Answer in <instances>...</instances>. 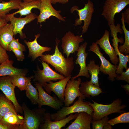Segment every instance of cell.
I'll return each instance as SVG.
<instances>
[{"mask_svg": "<svg viewBox=\"0 0 129 129\" xmlns=\"http://www.w3.org/2000/svg\"><path fill=\"white\" fill-rule=\"evenodd\" d=\"M56 45L54 53L52 55L46 54L40 56L42 61L50 64L60 74L65 77L71 75L74 68V62L73 57L65 58L59 51L58 45L60 41L56 38Z\"/></svg>", "mask_w": 129, "mask_h": 129, "instance_id": "obj_1", "label": "cell"}, {"mask_svg": "<svg viewBox=\"0 0 129 129\" xmlns=\"http://www.w3.org/2000/svg\"><path fill=\"white\" fill-rule=\"evenodd\" d=\"M22 108L24 113L23 124L19 126L18 129H38L44 122L46 110L43 108L31 110L24 102Z\"/></svg>", "mask_w": 129, "mask_h": 129, "instance_id": "obj_2", "label": "cell"}, {"mask_svg": "<svg viewBox=\"0 0 129 129\" xmlns=\"http://www.w3.org/2000/svg\"><path fill=\"white\" fill-rule=\"evenodd\" d=\"M87 102L93 109L91 115L92 119L95 120L100 119L112 113L121 114L124 113L125 111L123 109L127 107L126 105H122V100L119 98L114 99L111 103L107 105L99 103L94 101L93 103Z\"/></svg>", "mask_w": 129, "mask_h": 129, "instance_id": "obj_3", "label": "cell"}, {"mask_svg": "<svg viewBox=\"0 0 129 129\" xmlns=\"http://www.w3.org/2000/svg\"><path fill=\"white\" fill-rule=\"evenodd\" d=\"M80 97L72 106L62 107L56 113L50 114L51 119L54 121L59 120L66 117L70 114L75 113L85 112L91 115L93 111L91 106L87 102H84Z\"/></svg>", "mask_w": 129, "mask_h": 129, "instance_id": "obj_4", "label": "cell"}, {"mask_svg": "<svg viewBox=\"0 0 129 129\" xmlns=\"http://www.w3.org/2000/svg\"><path fill=\"white\" fill-rule=\"evenodd\" d=\"M129 4V0H106L101 14L109 26L114 24L115 15L120 12Z\"/></svg>", "mask_w": 129, "mask_h": 129, "instance_id": "obj_5", "label": "cell"}, {"mask_svg": "<svg viewBox=\"0 0 129 129\" xmlns=\"http://www.w3.org/2000/svg\"><path fill=\"white\" fill-rule=\"evenodd\" d=\"M42 61L43 70H41L38 65L37 70L34 71V75L33 81L34 82H37L43 87L47 82L49 81H56L65 78L64 75L53 70L48 64L44 61Z\"/></svg>", "mask_w": 129, "mask_h": 129, "instance_id": "obj_6", "label": "cell"}, {"mask_svg": "<svg viewBox=\"0 0 129 129\" xmlns=\"http://www.w3.org/2000/svg\"><path fill=\"white\" fill-rule=\"evenodd\" d=\"M78 7L76 5L72 7L71 12L73 13L74 11L77 12L79 18L75 20L74 24L75 26L81 25L82 21L84 22V24L81 27L82 29V34L86 32L87 31L91 22L92 14L94 11V5L90 0H89L87 4H85L83 8L78 9Z\"/></svg>", "mask_w": 129, "mask_h": 129, "instance_id": "obj_7", "label": "cell"}, {"mask_svg": "<svg viewBox=\"0 0 129 129\" xmlns=\"http://www.w3.org/2000/svg\"><path fill=\"white\" fill-rule=\"evenodd\" d=\"M88 51L93 52L99 57L101 61V64L99 66L100 71L106 75H108L109 81H114L115 78L118 75L116 73L117 64L113 65L103 55V54L100 51L98 45L95 43H92Z\"/></svg>", "mask_w": 129, "mask_h": 129, "instance_id": "obj_8", "label": "cell"}, {"mask_svg": "<svg viewBox=\"0 0 129 129\" xmlns=\"http://www.w3.org/2000/svg\"><path fill=\"white\" fill-rule=\"evenodd\" d=\"M12 77L11 76H0V90L13 103L16 113L22 114L23 111L22 107L19 104L15 96V86L12 82Z\"/></svg>", "mask_w": 129, "mask_h": 129, "instance_id": "obj_9", "label": "cell"}, {"mask_svg": "<svg viewBox=\"0 0 129 129\" xmlns=\"http://www.w3.org/2000/svg\"><path fill=\"white\" fill-rule=\"evenodd\" d=\"M37 16L35 14L32 13L24 17L17 18L11 14H6L4 18L8 22H10V24L14 35L19 33L20 38L23 39L26 38V35L22 31L25 26L37 18Z\"/></svg>", "mask_w": 129, "mask_h": 129, "instance_id": "obj_10", "label": "cell"}, {"mask_svg": "<svg viewBox=\"0 0 129 129\" xmlns=\"http://www.w3.org/2000/svg\"><path fill=\"white\" fill-rule=\"evenodd\" d=\"M84 40L82 35H75L69 31L61 39V47L63 54H66L67 58L69 57L70 54L77 51L79 44Z\"/></svg>", "mask_w": 129, "mask_h": 129, "instance_id": "obj_11", "label": "cell"}, {"mask_svg": "<svg viewBox=\"0 0 129 129\" xmlns=\"http://www.w3.org/2000/svg\"><path fill=\"white\" fill-rule=\"evenodd\" d=\"M35 85L37 89L39 94L38 104V107L41 108L43 105L48 106L56 110L59 109L64 105V102L60 100L56 95L52 96L48 94L43 87L37 82Z\"/></svg>", "mask_w": 129, "mask_h": 129, "instance_id": "obj_12", "label": "cell"}, {"mask_svg": "<svg viewBox=\"0 0 129 129\" xmlns=\"http://www.w3.org/2000/svg\"><path fill=\"white\" fill-rule=\"evenodd\" d=\"M81 82V79L78 78L77 80H69L65 87L64 93L65 106H69L73 103L76 98L80 97L83 99L85 97L81 93L79 86Z\"/></svg>", "mask_w": 129, "mask_h": 129, "instance_id": "obj_13", "label": "cell"}, {"mask_svg": "<svg viewBox=\"0 0 129 129\" xmlns=\"http://www.w3.org/2000/svg\"><path fill=\"white\" fill-rule=\"evenodd\" d=\"M40 13L37 16V23L45 22L51 16H54L60 21H65L60 14L61 11L55 10L52 6L51 0H41Z\"/></svg>", "mask_w": 129, "mask_h": 129, "instance_id": "obj_14", "label": "cell"}, {"mask_svg": "<svg viewBox=\"0 0 129 129\" xmlns=\"http://www.w3.org/2000/svg\"><path fill=\"white\" fill-rule=\"evenodd\" d=\"M71 78V75L56 82L50 81L48 83H46L43 87L48 94H50L52 92H53L60 100L64 102V90L68 81Z\"/></svg>", "mask_w": 129, "mask_h": 129, "instance_id": "obj_15", "label": "cell"}, {"mask_svg": "<svg viewBox=\"0 0 129 129\" xmlns=\"http://www.w3.org/2000/svg\"><path fill=\"white\" fill-rule=\"evenodd\" d=\"M87 44V43L85 42L79 46L76 55L77 56V58L75 60V63L79 65L80 69L78 74L71 77V80H74L81 76H84L88 78L90 77L86 63V58L88 54V53H86V48Z\"/></svg>", "mask_w": 129, "mask_h": 129, "instance_id": "obj_16", "label": "cell"}, {"mask_svg": "<svg viewBox=\"0 0 129 129\" xmlns=\"http://www.w3.org/2000/svg\"><path fill=\"white\" fill-rule=\"evenodd\" d=\"M79 113L75 114L71 113L65 118L59 120L52 121L51 120L50 114L46 112L44 116V122L40 126L39 129H60L64 127L71 121L75 119Z\"/></svg>", "mask_w": 129, "mask_h": 129, "instance_id": "obj_17", "label": "cell"}, {"mask_svg": "<svg viewBox=\"0 0 129 129\" xmlns=\"http://www.w3.org/2000/svg\"><path fill=\"white\" fill-rule=\"evenodd\" d=\"M109 33L108 31L105 30L102 36L97 40L95 43L99 45L100 47L108 56L112 63L114 64H117L119 62V58L114 49L110 44Z\"/></svg>", "mask_w": 129, "mask_h": 129, "instance_id": "obj_18", "label": "cell"}, {"mask_svg": "<svg viewBox=\"0 0 129 129\" xmlns=\"http://www.w3.org/2000/svg\"><path fill=\"white\" fill-rule=\"evenodd\" d=\"M35 38L34 40L31 42L24 40V42L27 45L29 49L28 57H31L32 60L34 61L37 58L42 56L43 53L45 52H49L52 50L50 47L43 46L39 44L37 41V39L40 37L39 33L35 35Z\"/></svg>", "mask_w": 129, "mask_h": 129, "instance_id": "obj_19", "label": "cell"}, {"mask_svg": "<svg viewBox=\"0 0 129 129\" xmlns=\"http://www.w3.org/2000/svg\"><path fill=\"white\" fill-rule=\"evenodd\" d=\"M92 118L91 114L85 112H81L71 124L65 129H91Z\"/></svg>", "mask_w": 129, "mask_h": 129, "instance_id": "obj_20", "label": "cell"}, {"mask_svg": "<svg viewBox=\"0 0 129 129\" xmlns=\"http://www.w3.org/2000/svg\"><path fill=\"white\" fill-rule=\"evenodd\" d=\"M13 61L8 60L0 64V76H26L28 72L27 69H20L14 67Z\"/></svg>", "mask_w": 129, "mask_h": 129, "instance_id": "obj_21", "label": "cell"}, {"mask_svg": "<svg viewBox=\"0 0 129 129\" xmlns=\"http://www.w3.org/2000/svg\"><path fill=\"white\" fill-rule=\"evenodd\" d=\"M24 118L16 111H11L6 113L2 118L3 124L12 127L13 129H18V126L23 123Z\"/></svg>", "mask_w": 129, "mask_h": 129, "instance_id": "obj_22", "label": "cell"}, {"mask_svg": "<svg viewBox=\"0 0 129 129\" xmlns=\"http://www.w3.org/2000/svg\"><path fill=\"white\" fill-rule=\"evenodd\" d=\"M79 90L82 94L85 97L90 98V96L94 97L103 92L99 87L92 84L90 81L81 82Z\"/></svg>", "mask_w": 129, "mask_h": 129, "instance_id": "obj_23", "label": "cell"}, {"mask_svg": "<svg viewBox=\"0 0 129 129\" xmlns=\"http://www.w3.org/2000/svg\"><path fill=\"white\" fill-rule=\"evenodd\" d=\"M14 35L10 24L7 23L0 28V44L7 51Z\"/></svg>", "mask_w": 129, "mask_h": 129, "instance_id": "obj_24", "label": "cell"}, {"mask_svg": "<svg viewBox=\"0 0 129 129\" xmlns=\"http://www.w3.org/2000/svg\"><path fill=\"white\" fill-rule=\"evenodd\" d=\"M41 3V0H33L28 2L22 1L20 4L18 10L11 14L14 16L18 13L20 15V17L22 16H26L32 13L31 10L33 8L40 10Z\"/></svg>", "mask_w": 129, "mask_h": 129, "instance_id": "obj_25", "label": "cell"}, {"mask_svg": "<svg viewBox=\"0 0 129 129\" xmlns=\"http://www.w3.org/2000/svg\"><path fill=\"white\" fill-rule=\"evenodd\" d=\"M21 0H9L0 2V17L5 18L6 14L12 10L19 9Z\"/></svg>", "mask_w": 129, "mask_h": 129, "instance_id": "obj_26", "label": "cell"}, {"mask_svg": "<svg viewBox=\"0 0 129 129\" xmlns=\"http://www.w3.org/2000/svg\"><path fill=\"white\" fill-rule=\"evenodd\" d=\"M11 111H16L13 103L5 95L0 94V121L6 113Z\"/></svg>", "mask_w": 129, "mask_h": 129, "instance_id": "obj_27", "label": "cell"}, {"mask_svg": "<svg viewBox=\"0 0 129 129\" xmlns=\"http://www.w3.org/2000/svg\"><path fill=\"white\" fill-rule=\"evenodd\" d=\"M87 67L88 72L91 75L90 81L93 84L99 87L98 75L100 71L99 65L96 64L95 60H91Z\"/></svg>", "mask_w": 129, "mask_h": 129, "instance_id": "obj_28", "label": "cell"}, {"mask_svg": "<svg viewBox=\"0 0 129 129\" xmlns=\"http://www.w3.org/2000/svg\"><path fill=\"white\" fill-rule=\"evenodd\" d=\"M114 49L116 54L118 55L119 57V63L116 71V73L118 75L123 72V69H125L126 70L128 68L127 64L129 62V55L128 54L124 55L120 53L118 48H115Z\"/></svg>", "mask_w": 129, "mask_h": 129, "instance_id": "obj_29", "label": "cell"}, {"mask_svg": "<svg viewBox=\"0 0 129 129\" xmlns=\"http://www.w3.org/2000/svg\"><path fill=\"white\" fill-rule=\"evenodd\" d=\"M31 79L28 81L25 90L27 97L33 104H38L39 98V94L37 89L34 87L32 84Z\"/></svg>", "mask_w": 129, "mask_h": 129, "instance_id": "obj_30", "label": "cell"}, {"mask_svg": "<svg viewBox=\"0 0 129 129\" xmlns=\"http://www.w3.org/2000/svg\"><path fill=\"white\" fill-rule=\"evenodd\" d=\"M33 77V76L29 77L22 75L13 76L11 82L15 87H18L20 90L23 91L25 90L29 80Z\"/></svg>", "mask_w": 129, "mask_h": 129, "instance_id": "obj_31", "label": "cell"}, {"mask_svg": "<svg viewBox=\"0 0 129 129\" xmlns=\"http://www.w3.org/2000/svg\"><path fill=\"white\" fill-rule=\"evenodd\" d=\"M121 20L122 24V28L125 35V40L124 44L118 47L119 52L125 55L129 53V31L126 28L124 21L123 12L121 13Z\"/></svg>", "mask_w": 129, "mask_h": 129, "instance_id": "obj_32", "label": "cell"}, {"mask_svg": "<svg viewBox=\"0 0 129 129\" xmlns=\"http://www.w3.org/2000/svg\"><path fill=\"white\" fill-rule=\"evenodd\" d=\"M108 122L112 126L119 123H129V112H124L121 114L119 116L109 120Z\"/></svg>", "mask_w": 129, "mask_h": 129, "instance_id": "obj_33", "label": "cell"}, {"mask_svg": "<svg viewBox=\"0 0 129 129\" xmlns=\"http://www.w3.org/2000/svg\"><path fill=\"white\" fill-rule=\"evenodd\" d=\"M109 120L108 116H105L100 119L97 120H92L91 123L92 124V129H102L106 123Z\"/></svg>", "mask_w": 129, "mask_h": 129, "instance_id": "obj_34", "label": "cell"}, {"mask_svg": "<svg viewBox=\"0 0 129 129\" xmlns=\"http://www.w3.org/2000/svg\"><path fill=\"white\" fill-rule=\"evenodd\" d=\"M14 48L18 49L22 51L26 50L25 46L19 42V39H16L13 38L9 45L8 51H11Z\"/></svg>", "mask_w": 129, "mask_h": 129, "instance_id": "obj_35", "label": "cell"}, {"mask_svg": "<svg viewBox=\"0 0 129 129\" xmlns=\"http://www.w3.org/2000/svg\"><path fill=\"white\" fill-rule=\"evenodd\" d=\"M7 51L0 44V64L9 60Z\"/></svg>", "mask_w": 129, "mask_h": 129, "instance_id": "obj_36", "label": "cell"}, {"mask_svg": "<svg viewBox=\"0 0 129 129\" xmlns=\"http://www.w3.org/2000/svg\"><path fill=\"white\" fill-rule=\"evenodd\" d=\"M120 74L117 75L115 78L118 81L123 80L129 83V68H128L125 72H123Z\"/></svg>", "mask_w": 129, "mask_h": 129, "instance_id": "obj_37", "label": "cell"}, {"mask_svg": "<svg viewBox=\"0 0 129 129\" xmlns=\"http://www.w3.org/2000/svg\"><path fill=\"white\" fill-rule=\"evenodd\" d=\"M11 51L15 54L17 60L20 61L23 60L25 59V55L22 51L16 48L13 49Z\"/></svg>", "mask_w": 129, "mask_h": 129, "instance_id": "obj_38", "label": "cell"}, {"mask_svg": "<svg viewBox=\"0 0 129 129\" xmlns=\"http://www.w3.org/2000/svg\"><path fill=\"white\" fill-rule=\"evenodd\" d=\"M123 16L124 22L129 25V8H127L124 13Z\"/></svg>", "mask_w": 129, "mask_h": 129, "instance_id": "obj_39", "label": "cell"}, {"mask_svg": "<svg viewBox=\"0 0 129 129\" xmlns=\"http://www.w3.org/2000/svg\"><path fill=\"white\" fill-rule=\"evenodd\" d=\"M68 2L69 0H51V4H54L57 3L63 4L67 3Z\"/></svg>", "mask_w": 129, "mask_h": 129, "instance_id": "obj_40", "label": "cell"}, {"mask_svg": "<svg viewBox=\"0 0 129 129\" xmlns=\"http://www.w3.org/2000/svg\"><path fill=\"white\" fill-rule=\"evenodd\" d=\"M0 129H13V128L11 126L3 124L0 121Z\"/></svg>", "mask_w": 129, "mask_h": 129, "instance_id": "obj_41", "label": "cell"}, {"mask_svg": "<svg viewBox=\"0 0 129 129\" xmlns=\"http://www.w3.org/2000/svg\"><path fill=\"white\" fill-rule=\"evenodd\" d=\"M7 22L5 18L0 17V28L7 24Z\"/></svg>", "mask_w": 129, "mask_h": 129, "instance_id": "obj_42", "label": "cell"}, {"mask_svg": "<svg viewBox=\"0 0 129 129\" xmlns=\"http://www.w3.org/2000/svg\"><path fill=\"white\" fill-rule=\"evenodd\" d=\"M121 86L123 88L125 91L127 93L129 94V85L128 84L124 85H121Z\"/></svg>", "mask_w": 129, "mask_h": 129, "instance_id": "obj_43", "label": "cell"}, {"mask_svg": "<svg viewBox=\"0 0 129 129\" xmlns=\"http://www.w3.org/2000/svg\"><path fill=\"white\" fill-rule=\"evenodd\" d=\"M112 129L113 128L111 125L108 122L106 124L103 128V129Z\"/></svg>", "mask_w": 129, "mask_h": 129, "instance_id": "obj_44", "label": "cell"}, {"mask_svg": "<svg viewBox=\"0 0 129 129\" xmlns=\"http://www.w3.org/2000/svg\"><path fill=\"white\" fill-rule=\"evenodd\" d=\"M33 0H23V1H26V2H30L31 1Z\"/></svg>", "mask_w": 129, "mask_h": 129, "instance_id": "obj_45", "label": "cell"}, {"mask_svg": "<svg viewBox=\"0 0 129 129\" xmlns=\"http://www.w3.org/2000/svg\"><path fill=\"white\" fill-rule=\"evenodd\" d=\"M2 0H0V2H1V1H2Z\"/></svg>", "mask_w": 129, "mask_h": 129, "instance_id": "obj_46", "label": "cell"}]
</instances>
